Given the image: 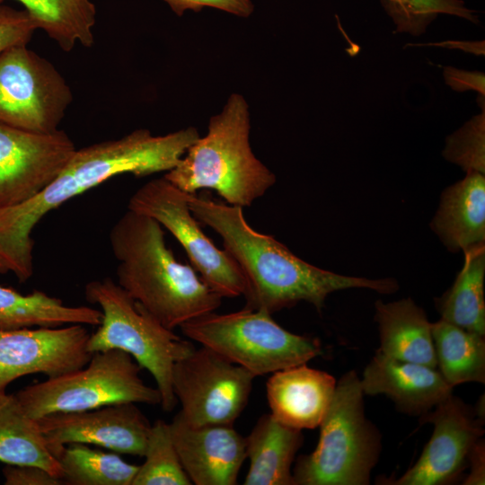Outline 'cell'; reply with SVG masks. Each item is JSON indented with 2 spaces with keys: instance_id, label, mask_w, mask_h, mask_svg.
Returning a JSON list of instances; mask_svg holds the SVG:
<instances>
[{
  "instance_id": "obj_1",
  "label": "cell",
  "mask_w": 485,
  "mask_h": 485,
  "mask_svg": "<svg viewBox=\"0 0 485 485\" xmlns=\"http://www.w3.org/2000/svg\"><path fill=\"white\" fill-rule=\"evenodd\" d=\"M193 127L154 136L137 129L76 149L59 174L32 198L0 209V259L21 282L33 274L31 233L42 217L67 200L123 173L144 177L172 169L198 137Z\"/></svg>"
},
{
  "instance_id": "obj_2",
  "label": "cell",
  "mask_w": 485,
  "mask_h": 485,
  "mask_svg": "<svg viewBox=\"0 0 485 485\" xmlns=\"http://www.w3.org/2000/svg\"><path fill=\"white\" fill-rule=\"evenodd\" d=\"M188 203L194 217L220 236L224 249L240 267L247 282L245 307L272 314L304 301L321 312L326 297L338 290L392 294L399 288L393 278L344 276L305 262L274 237L255 231L241 207L196 194H189Z\"/></svg>"
},
{
  "instance_id": "obj_3",
  "label": "cell",
  "mask_w": 485,
  "mask_h": 485,
  "mask_svg": "<svg viewBox=\"0 0 485 485\" xmlns=\"http://www.w3.org/2000/svg\"><path fill=\"white\" fill-rule=\"evenodd\" d=\"M109 241L117 283L165 328L173 331L221 305L223 297L190 265L175 259L154 218L128 209L111 227Z\"/></svg>"
},
{
  "instance_id": "obj_4",
  "label": "cell",
  "mask_w": 485,
  "mask_h": 485,
  "mask_svg": "<svg viewBox=\"0 0 485 485\" xmlns=\"http://www.w3.org/2000/svg\"><path fill=\"white\" fill-rule=\"evenodd\" d=\"M251 119L244 97L232 93L209 119L207 133L189 146L164 178L189 194L214 190L225 203L251 207L276 182L275 174L253 154Z\"/></svg>"
},
{
  "instance_id": "obj_5",
  "label": "cell",
  "mask_w": 485,
  "mask_h": 485,
  "mask_svg": "<svg viewBox=\"0 0 485 485\" xmlns=\"http://www.w3.org/2000/svg\"><path fill=\"white\" fill-rule=\"evenodd\" d=\"M363 395L355 371L337 381L317 446L298 458L294 485L369 484L382 445L379 430L365 415Z\"/></svg>"
},
{
  "instance_id": "obj_6",
  "label": "cell",
  "mask_w": 485,
  "mask_h": 485,
  "mask_svg": "<svg viewBox=\"0 0 485 485\" xmlns=\"http://www.w3.org/2000/svg\"><path fill=\"white\" fill-rule=\"evenodd\" d=\"M84 295L101 312V323L88 340V351L117 348L128 353L154 377L163 410L172 411L177 403L173 366L195 349L193 343L163 326L111 278L87 283Z\"/></svg>"
},
{
  "instance_id": "obj_7",
  "label": "cell",
  "mask_w": 485,
  "mask_h": 485,
  "mask_svg": "<svg viewBox=\"0 0 485 485\" xmlns=\"http://www.w3.org/2000/svg\"><path fill=\"white\" fill-rule=\"evenodd\" d=\"M180 329L188 339L255 377L306 364L322 354L317 339L292 333L269 313L248 307L224 314L211 312L184 322Z\"/></svg>"
},
{
  "instance_id": "obj_8",
  "label": "cell",
  "mask_w": 485,
  "mask_h": 485,
  "mask_svg": "<svg viewBox=\"0 0 485 485\" xmlns=\"http://www.w3.org/2000/svg\"><path fill=\"white\" fill-rule=\"evenodd\" d=\"M141 369L123 350L99 351L84 366L23 387L14 396L34 419L124 402L161 404L159 390L144 383Z\"/></svg>"
},
{
  "instance_id": "obj_9",
  "label": "cell",
  "mask_w": 485,
  "mask_h": 485,
  "mask_svg": "<svg viewBox=\"0 0 485 485\" xmlns=\"http://www.w3.org/2000/svg\"><path fill=\"white\" fill-rule=\"evenodd\" d=\"M188 197L189 193L164 177L153 179L131 196L128 209L150 216L166 228L181 243L200 278L220 296L245 295L247 282L240 267L202 231Z\"/></svg>"
},
{
  "instance_id": "obj_10",
  "label": "cell",
  "mask_w": 485,
  "mask_h": 485,
  "mask_svg": "<svg viewBox=\"0 0 485 485\" xmlns=\"http://www.w3.org/2000/svg\"><path fill=\"white\" fill-rule=\"evenodd\" d=\"M72 101L64 76L27 45L0 54V124L51 133L58 129Z\"/></svg>"
},
{
  "instance_id": "obj_11",
  "label": "cell",
  "mask_w": 485,
  "mask_h": 485,
  "mask_svg": "<svg viewBox=\"0 0 485 485\" xmlns=\"http://www.w3.org/2000/svg\"><path fill=\"white\" fill-rule=\"evenodd\" d=\"M255 376L214 350L200 346L177 361L172 390L178 412L189 424L233 425L244 410Z\"/></svg>"
},
{
  "instance_id": "obj_12",
  "label": "cell",
  "mask_w": 485,
  "mask_h": 485,
  "mask_svg": "<svg viewBox=\"0 0 485 485\" xmlns=\"http://www.w3.org/2000/svg\"><path fill=\"white\" fill-rule=\"evenodd\" d=\"M76 149L61 129L35 133L0 124V209L38 195Z\"/></svg>"
},
{
  "instance_id": "obj_13",
  "label": "cell",
  "mask_w": 485,
  "mask_h": 485,
  "mask_svg": "<svg viewBox=\"0 0 485 485\" xmlns=\"http://www.w3.org/2000/svg\"><path fill=\"white\" fill-rule=\"evenodd\" d=\"M90 335L84 324L0 330V391L24 375L51 378L84 366Z\"/></svg>"
},
{
  "instance_id": "obj_14",
  "label": "cell",
  "mask_w": 485,
  "mask_h": 485,
  "mask_svg": "<svg viewBox=\"0 0 485 485\" xmlns=\"http://www.w3.org/2000/svg\"><path fill=\"white\" fill-rule=\"evenodd\" d=\"M472 409L450 395L428 413L422 423H432L434 431L420 457L395 485H438L455 478L464 468L474 445L484 433L481 408Z\"/></svg>"
},
{
  "instance_id": "obj_15",
  "label": "cell",
  "mask_w": 485,
  "mask_h": 485,
  "mask_svg": "<svg viewBox=\"0 0 485 485\" xmlns=\"http://www.w3.org/2000/svg\"><path fill=\"white\" fill-rule=\"evenodd\" d=\"M35 420L56 458L66 445L73 443L144 456L152 425L133 402L84 411L57 412Z\"/></svg>"
},
{
  "instance_id": "obj_16",
  "label": "cell",
  "mask_w": 485,
  "mask_h": 485,
  "mask_svg": "<svg viewBox=\"0 0 485 485\" xmlns=\"http://www.w3.org/2000/svg\"><path fill=\"white\" fill-rule=\"evenodd\" d=\"M181 463L196 485H234L246 460V439L229 424L193 426L179 413L169 423Z\"/></svg>"
},
{
  "instance_id": "obj_17",
  "label": "cell",
  "mask_w": 485,
  "mask_h": 485,
  "mask_svg": "<svg viewBox=\"0 0 485 485\" xmlns=\"http://www.w3.org/2000/svg\"><path fill=\"white\" fill-rule=\"evenodd\" d=\"M364 395L384 394L401 411L422 416L452 395L437 368L398 360L376 351L360 379Z\"/></svg>"
},
{
  "instance_id": "obj_18",
  "label": "cell",
  "mask_w": 485,
  "mask_h": 485,
  "mask_svg": "<svg viewBox=\"0 0 485 485\" xmlns=\"http://www.w3.org/2000/svg\"><path fill=\"white\" fill-rule=\"evenodd\" d=\"M337 381L306 364L272 373L266 384L270 414L299 430L320 426L332 400Z\"/></svg>"
},
{
  "instance_id": "obj_19",
  "label": "cell",
  "mask_w": 485,
  "mask_h": 485,
  "mask_svg": "<svg viewBox=\"0 0 485 485\" xmlns=\"http://www.w3.org/2000/svg\"><path fill=\"white\" fill-rule=\"evenodd\" d=\"M431 229L451 251L485 244V177L467 172L441 194Z\"/></svg>"
},
{
  "instance_id": "obj_20",
  "label": "cell",
  "mask_w": 485,
  "mask_h": 485,
  "mask_svg": "<svg viewBox=\"0 0 485 485\" xmlns=\"http://www.w3.org/2000/svg\"><path fill=\"white\" fill-rule=\"evenodd\" d=\"M375 306L380 337L377 352L436 368L431 323L425 311L410 297L391 303L378 300Z\"/></svg>"
},
{
  "instance_id": "obj_21",
  "label": "cell",
  "mask_w": 485,
  "mask_h": 485,
  "mask_svg": "<svg viewBox=\"0 0 485 485\" xmlns=\"http://www.w3.org/2000/svg\"><path fill=\"white\" fill-rule=\"evenodd\" d=\"M245 439L250 465L244 485H294L291 468L303 444L302 430L264 414Z\"/></svg>"
},
{
  "instance_id": "obj_22",
  "label": "cell",
  "mask_w": 485,
  "mask_h": 485,
  "mask_svg": "<svg viewBox=\"0 0 485 485\" xmlns=\"http://www.w3.org/2000/svg\"><path fill=\"white\" fill-rule=\"evenodd\" d=\"M101 312L88 306H67L41 291L22 295L0 286V330L60 327L64 324L99 325Z\"/></svg>"
},
{
  "instance_id": "obj_23",
  "label": "cell",
  "mask_w": 485,
  "mask_h": 485,
  "mask_svg": "<svg viewBox=\"0 0 485 485\" xmlns=\"http://www.w3.org/2000/svg\"><path fill=\"white\" fill-rule=\"evenodd\" d=\"M0 463L36 465L59 479L62 472L37 421L5 391H0Z\"/></svg>"
},
{
  "instance_id": "obj_24",
  "label": "cell",
  "mask_w": 485,
  "mask_h": 485,
  "mask_svg": "<svg viewBox=\"0 0 485 485\" xmlns=\"http://www.w3.org/2000/svg\"><path fill=\"white\" fill-rule=\"evenodd\" d=\"M464 262L452 287L436 300L441 319L485 335V244L463 251Z\"/></svg>"
},
{
  "instance_id": "obj_25",
  "label": "cell",
  "mask_w": 485,
  "mask_h": 485,
  "mask_svg": "<svg viewBox=\"0 0 485 485\" xmlns=\"http://www.w3.org/2000/svg\"><path fill=\"white\" fill-rule=\"evenodd\" d=\"M436 368L454 387L485 382V335L466 331L442 319L431 323Z\"/></svg>"
},
{
  "instance_id": "obj_26",
  "label": "cell",
  "mask_w": 485,
  "mask_h": 485,
  "mask_svg": "<svg viewBox=\"0 0 485 485\" xmlns=\"http://www.w3.org/2000/svg\"><path fill=\"white\" fill-rule=\"evenodd\" d=\"M58 47L71 51L77 44L91 48L96 7L92 0H17Z\"/></svg>"
},
{
  "instance_id": "obj_27",
  "label": "cell",
  "mask_w": 485,
  "mask_h": 485,
  "mask_svg": "<svg viewBox=\"0 0 485 485\" xmlns=\"http://www.w3.org/2000/svg\"><path fill=\"white\" fill-rule=\"evenodd\" d=\"M62 484L132 485L138 465L118 454L92 449L86 444L66 445L57 456Z\"/></svg>"
},
{
  "instance_id": "obj_28",
  "label": "cell",
  "mask_w": 485,
  "mask_h": 485,
  "mask_svg": "<svg viewBox=\"0 0 485 485\" xmlns=\"http://www.w3.org/2000/svg\"><path fill=\"white\" fill-rule=\"evenodd\" d=\"M132 485H190L174 447L169 424L162 419L151 425L144 454Z\"/></svg>"
},
{
  "instance_id": "obj_29",
  "label": "cell",
  "mask_w": 485,
  "mask_h": 485,
  "mask_svg": "<svg viewBox=\"0 0 485 485\" xmlns=\"http://www.w3.org/2000/svg\"><path fill=\"white\" fill-rule=\"evenodd\" d=\"M396 24V32L418 36L439 13L454 14L477 23L478 18L460 0H381Z\"/></svg>"
},
{
  "instance_id": "obj_30",
  "label": "cell",
  "mask_w": 485,
  "mask_h": 485,
  "mask_svg": "<svg viewBox=\"0 0 485 485\" xmlns=\"http://www.w3.org/2000/svg\"><path fill=\"white\" fill-rule=\"evenodd\" d=\"M443 155L466 172L485 173L484 110L446 138Z\"/></svg>"
},
{
  "instance_id": "obj_31",
  "label": "cell",
  "mask_w": 485,
  "mask_h": 485,
  "mask_svg": "<svg viewBox=\"0 0 485 485\" xmlns=\"http://www.w3.org/2000/svg\"><path fill=\"white\" fill-rule=\"evenodd\" d=\"M38 30L29 13L0 4V54L17 45H27Z\"/></svg>"
},
{
  "instance_id": "obj_32",
  "label": "cell",
  "mask_w": 485,
  "mask_h": 485,
  "mask_svg": "<svg viewBox=\"0 0 485 485\" xmlns=\"http://www.w3.org/2000/svg\"><path fill=\"white\" fill-rule=\"evenodd\" d=\"M172 12L181 16L186 11L200 12L204 7L216 8L228 13L247 18L254 9L251 0H163Z\"/></svg>"
},
{
  "instance_id": "obj_33",
  "label": "cell",
  "mask_w": 485,
  "mask_h": 485,
  "mask_svg": "<svg viewBox=\"0 0 485 485\" xmlns=\"http://www.w3.org/2000/svg\"><path fill=\"white\" fill-rule=\"evenodd\" d=\"M5 485H60L61 480L36 465L6 464L3 469Z\"/></svg>"
},
{
  "instance_id": "obj_34",
  "label": "cell",
  "mask_w": 485,
  "mask_h": 485,
  "mask_svg": "<svg viewBox=\"0 0 485 485\" xmlns=\"http://www.w3.org/2000/svg\"><path fill=\"white\" fill-rule=\"evenodd\" d=\"M444 78L445 84L456 92L477 91L484 97L485 77L481 72H470L455 67H445Z\"/></svg>"
},
{
  "instance_id": "obj_35",
  "label": "cell",
  "mask_w": 485,
  "mask_h": 485,
  "mask_svg": "<svg viewBox=\"0 0 485 485\" xmlns=\"http://www.w3.org/2000/svg\"><path fill=\"white\" fill-rule=\"evenodd\" d=\"M484 442L481 439L470 454L469 463L471 464V472L463 484H484Z\"/></svg>"
},
{
  "instance_id": "obj_36",
  "label": "cell",
  "mask_w": 485,
  "mask_h": 485,
  "mask_svg": "<svg viewBox=\"0 0 485 485\" xmlns=\"http://www.w3.org/2000/svg\"><path fill=\"white\" fill-rule=\"evenodd\" d=\"M8 271L6 266L3 262V260L0 259V274L6 273Z\"/></svg>"
},
{
  "instance_id": "obj_37",
  "label": "cell",
  "mask_w": 485,
  "mask_h": 485,
  "mask_svg": "<svg viewBox=\"0 0 485 485\" xmlns=\"http://www.w3.org/2000/svg\"><path fill=\"white\" fill-rule=\"evenodd\" d=\"M4 1V0H0V4H3Z\"/></svg>"
}]
</instances>
